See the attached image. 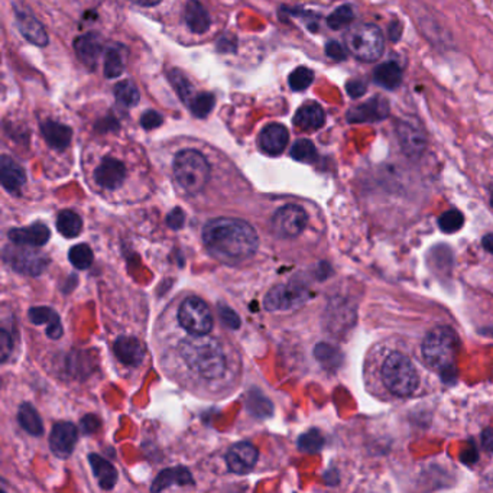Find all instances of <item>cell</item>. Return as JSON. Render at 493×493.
I'll use <instances>...</instances> for the list:
<instances>
[{"label":"cell","mask_w":493,"mask_h":493,"mask_svg":"<svg viewBox=\"0 0 493 493\" xmlns=\"http://www.w3.org/2000/svg\"><path fill=\"white\" fill-rule=\"evenodd\" d=\"M482 444L486 451H493V428H486L482 432Z\"/></svg>","instance_id":"cell-50"},{"label":"cell","mask_w":493,"mask_h":493,"mask_svg":"<svg viewBox=\"0 0 493 493\" xmlns=\"http://www.w3.org/2000/svg\"><path fill=\"white\" fill-rule=\"evenodd\" d=\"M70 262L77 268V269H87L93 263V251L90 249L89 244L80 243L71 248L68 254Z\"/></svg>","instance_id":"cell-35"},{"label":"cell","mask_w":493,"mask_h":493,"mask_svg":"<svg viewBox=\"0 0 493 493\" xmlns=\"http://www.w3.org/2000/svg\"><path fill=\"white\" fill-rule=\"evenodd\" d=\"M41 133L45 142L54 148L63 151L70 146L73 139V129L67 125L54 120H45L41 123Z\"/></svg>","instance_id":"cell-20"},{"label":"cell","mask_w":493,"mask_h":493,"mask_svg":"<svg viewBox=\"0 0 493 493\" xmlns=\"http://www.w3.org/2000/svg\"><path fill=\"white\" fill-rule=\"evenodd\" d=\"M324 446V437L318 430H310L308 432L303 434L298 440L299 450L306 453H317Z\"/></svg>","instance_id":"cell-40"},{"label":"cell","mask_w":493,"mask_h":493,"mask_svg":"<svg viewBox=\"0 0 493 493\" xmlns=\"http://www.w3.org/2000/svg\"><path fill=\"white\" fill-rule=\"evenodd\" d=\"M12 349H13L12 336L4 328L2 333H0V354H2V362L8 361V358L12 353Z\"/></svg>","instance_id":"cell-44"},{"label":"cell","mask_w":493,"mask_h":493,"mask_svg":"<svg viewBox=\"0 0 493 493\" xmlns=\"http://www.w3.org/2000/svg\"><path fill=\"white\" fill-rule=\"evenodd\" d=\"M313 81H314V73L307 67L295 68L288 77L289 87L294 92H304L311 86Z\"/></svg>","instance_id":"cell-36"},{"label":"cell","mask_w":493,"mask_h":493,"mask_svg":"<svg viewBox=\"0 0 493 493\" xmlns=\"http://www.w3.org/2000/svg\"><path fill=\"white\" fill-rule=\"evenodd\" d=\"M35 246L28 244H8L4 251V261L16 272L25 275H41L46 269L49 259L45 254L35 251Z\"/></svg>","instance_id":"cell-7"},{"label":"cell","mask_w":493,"mask_h":493,"mask_svg":"<svg viewBox=\"0 0 493 493\" xmlns=\"http://www.w3.org/2000/svg\"><path fill=\"white\" fill-rule=\"evenodd\" d=\"M380 375L385 387L397 397H411L420 388V375L402 353H391L382 365Z\"/></svg>","instance_id":"cell-5"},{"label":"cell","mask_w":493,"mask_h":493,"mask_svg":"<svg viewBox=\"0 0 493 493\" xmlns=\"http://www.w3.org/2000/svg\"><path fill=\"white\" fill-rule=\"evenodd\" d=\"M167 222H168V225H170L171 229L178 230V229L182 227V225H184V222H185V214L182 213L181 208L177 207V208H174V210L170 213Z\"/></svg>","instance_id":"cell-48"},{"label":"cell","mask_w":493,"mask_h":493,"mask_svg":"<svg viewBox=\"0 0 493 493\" xmlns=\"http://www.w3.org/2000/svg\"><path fill=\"white\" fill-rule=\"evenodd\" d=\"M94 181L104 189L115 191L120 188L126 180L125 163L116 158L106 156L94 170Z\"/></svg>","instance_id":"cell-11"},{"label":"cell","mask_w":493,"mask_h":493,"mask_svg":"<svg viewBox=\"0 0 493 493\" xmlns=\"http://www.w3.org/2000/svg\"><path fill=\"white\" fill-rule=\"evenodd\" d=\"M482 244H483V248H485L489 254L493 255V233L486 235V236L483 237V240H482Z\"/></svg>","instance_id":"cell-51"},{"label":"cell","mask_w":493,"mask_h":493,"mask_svg":"<svg viewBox=\"0 0 493 493\" xmlns=\"http://www.w3.org/2000/svg\"><path fill=\"white\" fill-rule=\"evenodd\" d=\"M316 358L317 361L324 365L325 368H332V366H337L342 361V356H340V351L330 346V344H325V343H320L316 350Z\"/></svg>","instance_id":"cell-38"},{"label":"cell","mask_w":493,"mask_h":493,"mask_svg":"<svg viewBox=\"0 0 493 493\" xmlns=\"http://www.w3.org/2000/svg\"><path fill=\"white\" fill-rule=\"evenodd\" d=\"M308 216L303 207L288 204L275 213L272 218V229L281 237H297L304 232Z\"/></svg>","instance_id":"cell-10"},{"label":"cell","mask_w":493,"mask_h":493,"mask_svg":"<svg viewBox=\"0 0 493 493\" xmlns=\"http://www.w3.org/2000/svg\"><path fill=\"white\" fill-rule=\"evenodd\" d=\"M389 113V104L385 99L375 97L363 104L354 106L347 112V120L350 123H369L383 120Z\"/></svg>","instance_id":"cell-13"},{"label":"cell","mask_w":493,"mask_h":493,"mask_svg":"<svg viewBox=\"0 0 493 493\" xmlns=\"http://www.w3.org/2000/svg\"><path fill=\"white\" fill-rule=\"evenodd\" d=\"M0 180L9 193H19V189L26 182V175L18 162L8 155H4L0 158Z\"/></svg>","instance_id":"cell-22"},{"label":"cell","mask_w":493,"mask_h":493,"mask_svg":"<svg viewBox=\"0 0 493 493\" xmlns=\"http://www.w3.org/2000/svg\"><path fill=\"white\" fill-rule=\"evenodd\" d=\"M389 35L392 38V41H397L401 35V23L395 22L394 25H391V28H389Z\"/></svg>","instance_id":"cell-53"},{"label":"cell","mask_w":493,"mask_h":493,"mask_svg":"<svg viewBox=\"0 0 493 493\" xmlns=\"http://www.w3.org/2000/svg\"><path fill=\"white\" fill-rule=\"evenodd\" d=\"M258 457L259 451L254 444L237 443L229 450L226 456V463L233 473L243 475L251 472L255 468Z\"/></svg>","instance_id":"cell-14"},{"label":"cell","mask_w":493,"mask_h":493,"mask_svg":"<svg viewBox=\"0 0 493 493\" xmlns=\"http://www.w3.org/2000/svg\"><path fill=\"white\" fill-rule=\"evenodd\" d=\"M464 225L463 213L458 210H449L438 218V226L446 233H456Z\"/></svg>","instance_id":"cell-39"},{"label":"cell","mask_w":493,"mask_h":493,"mask_svg":"<svg viewBox=\"0 0 493 493\" xmlns=\"http://www.w3.org/2000/svg\"><path fill=\"white\" fill-rule=\"evenodd\" d=\"M218 314H220L222 321L229 328H233V330H236V328L240 327V318L230 307H227L225 304H218Z\"/></svg>","instance_id":"cell-43"},{"label":"cell","mask_w":493,"mask_h":493,"mask_svg":"<svg viewBox=\"0 0 493 493\" xmlns=\"http://www.w3.org/2000/svg\"><path fill=\"white\" fill-rule=\"evenodd\" d=\"M289 141L288 129L281 123L266 125L259 135V146L268 155H281Z\"/></svg>","instance_id":"cell-15"},{"label":"cell","mask_w":493,"mask_h":493,"mask_svg":"<svg viewBox=\"0 0 493 493\" xmlns=\"http://www.w3.org/2000/svg\"><path fill=\"white\" fill-rule=\"evenodd\" d=\"M353 18H354V15H353L351 6L343 5V6L337 8L330 16L327 18V23L332 30L339 31V30L344 28V26L350 25L353 22Z\"/></svg>","instance_id":"cell-41"},{"label":"cell","mask_w":493,"mask_h":493,"mask_svg":"<svg viewBox=\"0 0 493 493\" xmlns=\"http://www.w3.org/2000/svg\"><path fill=\"white\" fill-rule=\"evenodd\" d=\"M125 63L119 49L108 48L104 54V75L107 78H116L123 74Z\"/></svg>","instance_id":"cell-34"},{"label":"cell","mask_w":493,"mask_h":493,"mask_svg":"<svg viewBox=\"0 0 493 493\" xmlns=\"http://www.w3.org/2000/svg\"><path fill=\"white\" fill-rule=\"evenodd\" d=\"M51 232L44 223H34L28 227L22 229H12L9 232V239L12 243H19V244H28V246H44L49 240Z\"/></svg>","instance_id":"cell-23"},{"label":"cell","mask_w":493,"mask_h":493,"mask_svg":"<svg viewBox=\"0 0 493 493\" xmlns=\"http://www.w3.org/2000/svg\"><path fill=\"white\" fill-rule=\"evenodd\" d=\"M248 409L251 411V414L263 418L272 414V404L262 394L254 391L248 398Z\"/></svg>","instance_id":"cell-42"},{"label":"cell","mask_w":493,"mask_h":493,"mask_svg":"<svg viewBox=\"0 0 493 493\" xmlns=\"http://www.w3.org/2000/svg\"><path fill=\"white\" fill-rule=\"evenodd\" d=\"M130 2H133L135 5L144 6V8H151V6L159 5V4L162 2V0H130Z\"/></svg>","instance_id":"cell-52"},{"label":"cell","mask_w":493,"mask_h":493,"mask_svg":"<svg viewBox=\"0 0 493 493\" xmlns=\"http://www.w3.org/2000/svg\"><path fill=\"white\" fill-rule=\"evenodd\" d=\"M214 104H216L214 96L211 93H206V92L196 94L188 103L191 113H193L199 119L207 118L213 112Z\"/></svg>","instance_id":"cell-31"},{"label":"cell","mask_w":493,"mask_h":493,"mask_svg":"<svg viewBox=\"0 0 493 493\" xmlns=\"http://www.w3.org/2000/svg\"><path fill=\"white\" fill-rule=\"evenodd\" d=\"M100 428V420L96 416H86L81 420V430L85 434H93Z\"/></svg>","instance_id":"cell-49"},{"label":"cell","mask_w":493,"mask_h":493,"mask_svg":"<svg viewBox=\"0 0 493 493\" xmlns=\"http://www.w3.org/2000/svg\"><path fill=\"white\" fill-rule=\"evenodd\" d=\"M346 90H347L350 97L356 99V97H362L366 93L368 86H366L365 81H362V80H350V81H347Z\"/></svg>","instance_id":"cell-45"},{"label":"cell","mask_w":493,"mask_h":493,"mask_svg":"<svg viewBox=\"0 0 493 493\" xmlns=\"http://www.w3.org/2000/svg\"><path fill=\"white\" fill-rule=\"evenodd\" d=\"M18 420L20 427L32 435H41L44 432V425L37 413V409L28 402H23L19 406Z\"/></svg>","instance_id":"cell-29"},{"label":"cell","mask_w":493,"mask_h":493,"mask_svg":"<svg viewBox=\"0 0 493 493\" xmlns=\"http://www.w3.org/2000/svg\"><path fill=\"white\" fill-rule=\"evenodd\" d=\"M174 177L178 185L189 196L204 189L210 180V166L203 154L196 149H184L174 158Z\"/></svg>","instance_id":"cell-4"},{"label":"cell","mask_w":493,"mask_h":493,"mask_svg":"<svg viewBox=\"0 0 493 493\" xmlns=\"http://www.w3.org/2000/svg\"><path fill=\"white\" fill-rule=\"evenodd\" d=\"M78 438L77 427L71 423H58L54 425L49 435V446L52 453L60 458L71 456Z\"/></svg>","instance_id":"cell-12"},{"label":"cell","mask_w":493,"mask_h":493,"mask_svg":"<svg viewBox=\"0 0 493 493\" xmlns=\"http://www.w3.org/2000/svg\"><path fill=\"white\" fill-rule=\"evenodd\" d=\"M178 321L189 335H208L213 328V316L208 306L199 297H189L178 310Z\"/></svg>","instance_id":"cell-8"},{"label":"cell","mask_w":493,"mask_h":493,"mask_svg":"<svg viewBox=\"0 0 493 493\" xmlns=\"http://www.w3.org/2000/svg\"><path fill=\"white\" fill-rule=\"evenodd\" d=\"M16 25L18 30L22 34V37L30 41L34 45L38 46H46L49 39H48V34L44 30V26L41 25V22L38 19H35L34 16L25 13V12H16Z\"/></svg>","instance_id":"cell-19"},{"label":"cell","mask_w":493,"mask_h":493,"mask_svg":"<svg viewBox=\"0 0 493 493\" xmlns=\"http://www.w3.org/2000/svg\"><path fill=\"white\" fill-rule=\"evenodd\" d=\"M168 78H170V83H171L173 89L180 96V99L184 103H189L191 99H193L194 96H193V87H191L185 74L181 70L174 68L168 73Z\"/></svg>","instance_id":"cell-33"},{"label":"cell","mask_w":493,"mask_h":493,"mask_svg":"<svg viewBox=\"0 0 493 493\" xmlns=\"http://www.w3.org/2000/svg\"><path fill=\"white\" fill-rule=\"evenodd\" d=\"M311 298L308 288L301 284L289 282L273 287L265 297L263 304L269 311L291 310L304 306Z\"/></svg>","instance_id":"cell-9"},{"label":"cell","mask_w":493,"mask_h":493,"mask_svg":"<svg viewBox=\"0 0 493 493\" xmlns=\"http://www.w3.org/2000/svg\"><path fill=\"white\" fill-rule=\"evenodd\" d=\"M203 240L216 258L232 262L254 256L259 246L255 229L240 218L230 217L210 220L203 229Z\"/></svg>","instance_id":"cell-1"},{"label":"cell","mask_w":493,"mask_h":493,"mask_svg":"<svg viewBox=\"0 0 493 493\" xmlns=\"http://www.w3.org/2000/svg\"><path fill=\"white\" fill-rule=\"evenodd\" d=\"M376 83L385 89H397L401 85L402 71L397 63H385L375 70Z\"/></svg>","instance_id":"cell-28"},{"label":"cell","mask_w":493,"mask_h":493,"mask_svg":"<svg viewBox=\"0 0 493 493\" xmlns=\"http://www.w3.org/2000/svg\"><path fill=\"white\" fill-rule=\"evenodd\" d=\"M456 358L457 336L453 328L440 325L428 332L423 342V359L430 369L450 380L456 376Z\"/></svg>","instance_id":"cell-3"},{"label":"cell","mask_w":493,"mask_h":493,"mask_svg":"<svg viewBox=\"0 0 493 493\" xmlns=\"http://www.w3.org/2000/svg\"><path fill=\"white\" fill-rule=\"evenodd\" d=\"M185 366L204 379H220L227 370V356L217 339L208 335H189L178 344Z\"/></svg>","instance_id":"cell-2"},{"label":"cell","mask_w":493,"mask_h":493,"mask_svg":"<svg viewBox=\"0 0 493 493\" xmlns=\"http://www.w3.org/2000/svg\"><path fill=\"white\" fill-rule=\"evenodd\" d=\"M325 54H327L328 57L336 60V61H343V60H346V57H347V54H346L344 48H343L339 42H336V41H332V42H328V44L325 45Z\"/></svg>","instance_id":"cell-47"},{"label":"cell","mask_w":493,"mask_h":493,"mask_svg":"<svg viewBox=\"0 0 493 493\" xmlns=\"http://www.w3.org/2000/svg\"><path fill=\"white\" fill-rule=\"evenodd\" d=\"M325 123V113L323 107L317 103H307L301 106L295 116H294V125L301 130H318Z\"/></svg>","instance_id":"cell-21"},{"label":"cell","mask_w":493,"mask_h":493,"mask_svg":"<svg viewBox=\"0 0 493 493\" xmlns=\"http://www.w3.org/2000/svg\"><path fill=\"white\" fill-rule=\"evenodd\" d=\"M344 42L350 54L361 61L372 63L380 58L385 49V38L376 25H354L346 32Z\"/></svg>","instance_id":"cell-6"},{"label":"cell","mask_w":493,"mask_h":493,"mask_svg":"<svg viewBox=\"0 0 493 493\" xmlns=\"http://www.w3.org/2000/svg\"><path fill=\"white\" fill-rule=\"evenodd\" d=\"M81 227H83V222H81V217L77 213L71 210H63L58 213L57 229L64 237H77L81 233Z\"/></svg>","instance_id":"cell-30"},{"label":"cell","mask_w":493,"mask_h":493,"mask_svg":"<svg viewBox=\"0 0 493 493\" xmlns=\"http://www.w3.org/2000/svg\"><path fill=\"white\" fill-rule=\"evenodd\" d=\"M30 320L37 324H46V336L58 340L63 336V325L58 314L48 307H34L30 310Z\"/></svg>","instance_id":"cell-25"},{"label":"cell","mask_w":493,"mask_h":493,"mask_svg":"<svg viewBox=\"0 0 493 493\" xmlns=\"http://www.w3.org/2000/svg\"><path fill=\"white\" fill-rule=\"evenodd\" d=\"M116 358L127 366H141L145 359V347L135 337L122 336L115 342Z\"/></svg>","instance_id":"cell-18"},{"label":"cell","mask_w":493,"mask_h":493,"mask_svg":"<svg viewBox=\"0 0 493 493\" xmlns=\"http://www.w3.org/2000/svg\"><path fill=\"white\" fill-rule=\"evenodd\" d=\"M397 135L404 152L411 158H418L425 151V136L409 122H399L397 126Z\"/></svg>","instance_id":"cell-16"},{"label":"cell","mask_w":493,"mask_h":493,"mask_svg":"<svg viewBox=\"0 0 493 493\" xmlns=\"http://www.w3.org/2000/svg\"><path fill=\"white\" fill-rule=\"evenodd\" d=\"M162 125V116L155 111H148L141 118V126L144 129H155Z\"/></svg>","instance_id":"cell-46"},{"label":"cell","mask_w":493,"mask_h":493,"mask_svg":"<svg viewBox=\"0 0 493 493\" xmlns=\"http://www.w3.org/2000/svg\"><path fill=\"white\" fill-rule=\"evenodd\" d=\"M115 97L119 104L125 107H135L139 103V92L135 87L132 81H120L115 86Z\"/></svg>","instance_id":"cell-32"},{"label":"cell","mask_w":493,"mask_h":493,"mask_svg":"<svg viewBox=\"0 0 493 493\" xmlns=\"http://www.w3.org/2000/svg\"><path fill=\"white\" fill-rule=\"evenodd\" d=\"M174 485H178V486L193 485V478H191L189 472L185 468H174V469H167L161 472L154 480V485L151 489L154 492H158Z\"/></svg>","instance_id":"cell-27"},{"label":"cell","mask_w":493,"mask_h":493,"mask_svg":"<svg viewBox=\"0 0 493 493\" xmlns=\"http://www.w3.org/2000/svg\"><path fill=\"white\" fill-rule=\"evenodd\" d=\"M74 51L81 63L89 70H94L101 56V41L97 34H85L74 41Z\"/></svg>","instance_id":"cell-17"},{"label":"cell","mask_w":493,"mask_h":493,"mask_svg":"<svg viewBox=\"0 0 493 493\" xmlns=\"http://www.w3.org/2000/svg\"><path fill=\"white\" fill-rule=\"evenodd\" d=\"M89 461L92 464L93 473H94L100 487L104 489V490L113 489L115 485H116V480H118V472L113 468V464L108 463L104 458H101L97 454H90L89 456Z\"/></svg>","instance_id":"cell-26"},{"label":"cell","mask_w":493,"mask_h":493,"mask_svg":"<svg viewBox=\"0 0 493 493\" xmlns=\"http://www.w3.org/2000/svg\"><path fill=\"white\" fill-rule=\"evenodd\" d=\"M184 20L187 28L194 34H204L210 30L211 19L207 9L199 0H189L184 9Z\"/></svg>","instance_id":"cell-24"},{"label":"cell","mask_w":493,"mask_h":493,"mask_svg":"<svg viewBox=\"0 0 493 493\" xmlns=\"http://www.w3.org/2000/svg\"><path fill=\"white\" fill-rule=\"evenodd\" d=\"M291 156L299 162L313 163L317 159V149L311 141L299 139L292 145Z\"/></svg>","instance_id":"cell-37"}]
</instances>
